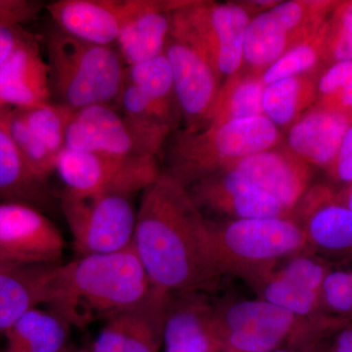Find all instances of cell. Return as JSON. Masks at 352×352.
I'll list each match as a JSON object with an SVG mask.
<instances>
[{
    "label": "cell",
    "mask_w": 352,
    "mask_h": 352,
    "mask_svg": "<svg viewBox=\"0 0 352 352\" xmlns=\"http://www.w3.org/2000/svg\"><path fill=\"white\" fill-rule=\"evenodd\" d=\"M55 27L97 45L115 46L124 13V0H58L46 6Z\"/></svg>",
    "instance_id": "7402d4cb"
},
{
    "label": "cell",
    "mask_w": 352,
    "mask_h": 352,
    "mask_svg": "<svg viewBox=\"0 0 352 352\" xmlns=\"http://www.w3.org/2000/svg\"><path fill=\"white\" fill-rule=\"evenodd\" d=\"M55 171L63 191L75 196L104 192H143L161 175L156 157L118 159L97 153L65 147L55 160Z\"/></svg>",
    "instance_id": "30bf717a"
},
{
    "label": "cell",
    "mask_w": 352,
    "mask_h": 352,
    "mask_svg": "<svg viewBox=\"0 0 352 352\" xmlns=\"http://www.w3.org/2000/svg\"><path fill=\"white\" fill-rule=\"evenodd\" d=\"M71 326L50 309L32 308L4 332V352H69Z\"/></svg>",
    "instance_id": "484cf974"
},
{
    "label": "cell",
    "mask_w": 352,
    "mask_h": 352,
    "mask_svg": "<svg viewBox=\"0 0 352 352\" xmlns=\"http://www.w3.org/2000/svg\"><path fill=\"white\" fill-rule=\"evenodd\" d=\"M264 87L261 76L249 72L240 71L227 78L203 127L263 116Z\"/></svg>",
    "instance_id": "83f0119b"
},
{
    "label": "cell",
    "mask_w": 352,
    "mask_h": 352,
    "mask_svg": "<svg viewBox=\"0 0 352 352\" xmlns=\"http://www.w3.org/2000/svg\"><path fill=\"white\" fill-rule=\"evenodd\" d=\"M157 291L132 245L57 263L44 305L71 327L85 328L138 307Z\"/></svg>",
    "instance_id": "7a4b0ae2"
},
{
    "label": "cell",
    "mask_w": 352,
    "mask_h": 352,
    "mask_svg": "<svg viewBox=\"0 0 352 352\" xmlns=\"http://www.w3.org/2000/svg\"><path fill=\"white\" fill-rule=\"evenodd\" d=\"M208 229L220 272L252 289L282 261L308 250L305 233L293 217L208 219Z\"/></svg>",
    "instance_id": "277c9868"
},
{
    "label": "cell",
    "mask_w": 352,
    "mask_h": 352,
    "mask_svg": "<svg viewBox=\"0 0 352 352\" xmlns=\"http://www.w3.org/2000/svg\"><path fill=\"white\" fill-rule=\"evenodd\" d=\"M258 11L251 3L171 1L170 36L200 51L220 78L244 64L245 32Z\"/></svg>",
    "instance_id": "8992f818"
},
{
    "label": "cell",
    "mask_w": 352,
    "mask_h": 352,
    "mask_svg": "<svg viewBox=\"0 0 352 352\" xmlns=\"http://www.w3.org/2000/svg\"><path fill=\"white\" fill-rule=\"evenodd\" d=\"M65 241L43 210L22 203L0 204V252L6 261L57 263Z\"/></svg>",
    "instance_id": "9a60e30c"
},
{
    "label": "cell",
    "mask_w": 352,
    "mask_h": 352,
    "mask_svg": "<svg viewBox=\"0 0 352 352\" xmlns=\"http://www.w3.org/2000/svg\"><path fill=\"white\" fill-rule=\"evenodd\" d=\"M351 124L346 113L315 103L289 127L286 147L309 166L327 170Z\"/></svg>",
    "instance_id": "44dd1931"
},
{
    "label": "cell",
    "mask_w": 352,
    "mask_h": 352,
    "mask_svg": "<svg viewBox=\"0 0 352 352\" xmlns=\"http://www.w3.org/2000/svg\"><path fill=\"white\" fill-rule=\"evenodd\" d=\"M335 195L339 203L352 210V182L340 190H335Z\"/></svg>",
    "instance_id": "8d00e7d4"
},
{
    "label": "cell",
    "mask_w": 352,
    "mask_h": 352,
    "mask_svg": "<svg viewBox=\"0 0 352 352\" xmlns=\"http://www.w3.org/2000/svg\"><path fill=\"white\" fill-rule=\"evenodd\" d=\"M268 352H309L305 349H295V347H281Z\"/></svg>",
    "instance_id": "74e56055"
},
{
    "label": "cell",
    "mask_w": 352,
    "mask_h": 352,
    "mask_svg": "<svg viewBox=\"0 0 352 352\" xmlns=\"http://www.w3.org/2000/svg\"><path fill=\"white\" fill-rule=\"evenodd\" d=\"M352 61V0L339 1L328 20L325 66Z\"/></svg>",
    "instance_id": "d6a6232c"
},
{
    "label": "cell",
    "mask_w": 352,
    "mask_h": 352,
    "mask_svg": "<svg viewBox=\"0 0 352 352\" xmlns=\"http://www.w3.org/2000/svg\"><path fill=\"white\" fill-rule=\"evenodd\" d=\"M69 352H89V349H72Z\"/></svg>",
    "instance_id": "f35d334b"
},
{
    "label": "cell",
    "mask_w": 352,
    "mask_h": 352,
    "mask_svg": "<svg viewBox=\"0 0 352 352\" xmlns=\"http://www.w3.org/2000/svg\"><path fill=\"white\" fill-rule=\"evenodd\" d=\"M170 131L134 124L117 108L96 105L76 111L66 147L118 159L156 157Z\"/></svg>",
    "instance_id": "9c48e42d"
},
{
    "label": "cell",
    "mask_w": 352,
    "mask_h": 352,
    "mask_svg": "<svg viewBox=\"0 0 352 352\" xmlns=\"http://www.w3.org/2000/svg\"><path fill=\"white\" fill-rule=\"evenodd\" d=\"M328 21L320 31L305 43L292 48L261 76L264 85L291 76L320 73L325 67V41Z\"/></svg>",
    "instance_id": "f1b7e54d"
},
{
    "label": "cell",
    "mask_w": 352,
    "mask_h": 352,
    "mask_svg": "<svg viewBox=\"0 0 352 352\" xmlns=\"http://www.w3.org/2000/svg\"><path fill=\"white\" fill-rule=\"evenodd\" d=\"M196 205L220 220L292 217L273 197L234 168L215 171L188 187Z\"/></svg>",
    "instance_id": "4fadbf2b"
},
{
    "label": "cell",
    "mask_w": 352,
    "mask_h": 352,
    "mask_svg": "<svg viewBox=\"0 0 352 352\" xmlns=\"http://www.w3.org/2000/svg\"><path fill=\"white\" fill-rule=\"evenodd\" d=\"M50 68L34 36L0 68V108L27 110L50 102Z\"/></svg>",
    "instance_id": "ffe728a7"
},
{
    "label": "cell",
    "mask_w": 352,
    "mask_h": 352,
    "mask_svg": "<svg viewBox=\"0 0 352 352\" xmlns=\"http://www.w3.org/2000/svg\"><path fill=\"white\" fill-rule=\"evenodd\" d=\"M326 170L342 187L352 182V124L344 134L335 160Z\"/></svg>",
    "instance_id": "e575fe53"
},
{
    "label": "cell",
    "mask_w": 352,
    "mask_h": 352,
    "mask_svg": "<svg viewBox=\"0 0 352 352\" xmlns=\"http://www.w3.org/2000/svg\"><path fill=\"white\" fill-rule=\"evenodd\" d=\"M32 36L23 29V25L0 23V68L21 44Z\"/></svg>",
    "instance_id": "d590c367"
},
{
    "label": "cell",
    "mask_w": 352,
    "mask_h": 352,
    "mask_svg": "<svg viewBox=\"0 0 352 352\" xmlns=\"http://www.w3.org/2000/svg\"><path fill=\"white\" fill-rule=\"evenodd\" d=\"M56 264L0 261V332L45 303Z\"/></svg>",
    "instance_id": "603a6c76"
},
{
    "label": "cell",
    "mask_w": 352,
    "mask_h": 352,
    "mask_svg": "<svg viewBox=\"0 0 352 352\" xmlns=\"http://www.w3.org/2000/svg\"><path fill=\"white\" fill-rule=\"evenodd\" d=\"M320 73L291 76L265 85L263 115L278 129L293 126L316 103L317 80Z\"/></svg>",
    "instance_id": "4316f807"
},
{
    "label": "cell",
    "mask_w": 352,
    "mask_h": 352,
    "mask_svg": "<svg viewBox=\"0 0 352 352\" xmlns=\"http://www.w3.org/2000/svg\"><path fill=\"white\" fill-rule=\"evenodd\" d=\"M164 55L173 72L176 103L187 131L203 127L219 94V76L193 45L170 36Z\"/></svg>",
    "instance_id": "5bb4252c"
},
{
    "label": "cell",
    "mask_w": 352,
    "mask_h": 352,
    "mask_svg": "<svg viewBox=\"0 0 352 352\" xmlns=\"http://www.w3.org/2000/svg\"><path fill=\"white\" fill-rule=\"evenodd\" d=\"M0 118L14 144L32 170L47 180L55 171V160L50 150L32 131L18 109L0 108Z\"/></svg>",
    "instance_id": "4dcf8cb0"
},
{
    "label": "cell",
    "mask_w": 352,
    "mask_h": 352,
    "mask_svg": "<svg viewBox=\"0 0 352 352\" xmlns=\"http://www.w3.org/2000/svg\"><path fill=\"white\" fill-rule=\"evenodd\" d=\"M50 201L47 180L32 170L0 118V204H27L41 210Z\"/></svg>",
    "instance_id": "cb8c5ba5"
},
{
    "label": "cell",
    "mask_w": 352,
    "mask_h": 352,
    "mask_svg": "<svg viewBox=\"0 0 352 352\" xmlns=\"http://www.w3.org/2000/svg\"><path fill=\"white\" fill-rule=\"evenodd\" d=\"M210 296L168 294L164 314V352H226L215 302Z\"/></svg>",
    "instance_id": "2e32d148"
},
{
    "label": "cell",
    "mask_w": 352,
    "mask_h": 352,
    "mask_svg": "<svg viewBox=\"0 0 352 352\" xmlns=\"http://www.w3.org/2000/svg\"><path fill=\"white\" fill-rule=\"evenodd\" d=\"M333 263L310 251L284 259L254 289L258 298L307 322L317 338L342 325L329 320L322 307V286Z\"/></svg>",
    "instance_id": "8fae6325"
},
{
    "label": "cell",
    "mask_w": 352,
    "mask_h": 352,
    "mask_svg": "<svg viewBox=\"0 0 352 352\" xmlns=\"http://www.w3.org/2000/svg\"><path fill=\"white\" fill-rule=\"evenodd\" d=\"M133 247L155 288L166 294L219 291L208 219L188 187L166 171L142 192Z\"/></svg>",
    "instance_id": "6da1fadb"
},
{
    "label": "cell",
    "mask_w": 352,
    "mask_h": 352,
    "mask_svg": "<svg viewBox=\"0 0 352 352\" xmlns=\"http://www.w3.org/2000/svg\"><path fill=\"white\" fill-rule=\"evenodd\" d=\"M215 310L226 352L300 349L315 338L307 322L259 298L215 302Z\"/></svg>",
    "instance_id": "52a82bcc"
},
{
    "label": "cell",
    "mask_w": 352,
    "mask_h": 352,
    "mask_svg": "<svg viewBox=\"0 0 352 352\" xmlns=\"http://www.w3.org/2000/svg\"><path fill=\"white\" fill-rule=\"evenodd\" d=\"M281 140L279 129L264 115L195 131L184 129L171 141L164 171L189 187L240 160L277 147Z\"/></svg>",
    "instance_id": "5b68a950"
},
{
    "label": "cell",
    "mask_w": 352,
    "mask_h": 352,
    "mask_svg": "<svg viewBox=\"0 0 352 352\" xmlns=\"http://www.w3.org/2000/svg\"><path fill=\"white\" fill-rule=\"evenodd\" d=\"M305 43L272 9L254 15L245 32L244 64L248 72L261 76L292 48Z\"/></svg>",
    "instance_id": "d4e9b609"
},
{
    "label": "cell",
    "mask_w": 352,
    "mask_h": 352,
    "mask_svg": "<svg viewBox=\"0 0 352 352\" xmlns=\"http://www.w3.org/2000/svg\"><path fill=\"white\" fill-rule=\"evenodd\" d=\"M230 168L241 171L258 188L273 197L291 217L311 187L312 166L287 147H275L245 157Z\"/></svg>",
    "instance_id": "e0dca14e"
},
{
    "label": "cell",
    "mask_w": 352,
    "mask_h": 352,
    "mask_svg": "<svg viewBox=\"0 0 352 352\" xmlns=\"http://www.w3.org/2000/svg\"><path fill=\"white\" fill-rule=\"evenodd\" d=\"M171 1L124 0L116 47L126 66L164 54L171 31Z\"/></svg>",
    "instance_id": "d6986e66"
},
{
    "label": "cell",
    "mask_w": 352,
    "mask_h": 352,
    "mask_svg": "<svg viewBox=\"0 0 352 352\" xmlns=\"http://www.w3.org/2000/svg\"><path fill=\"white\" fill-rule=\"evenodd\" d=\"M0 261H6V258H4V256H2L1 252H0Z\"/></svg>",
    "instance_id": "60d3db41"
},
{
    "label": "cell",
    "mask_w": 352,
    "mask_h": 352,
    "mask_svg": "<svg viewBox=\"0 0 352 352\" xmlns=\"http://www.w3.org/2000/svg\"><path fill=\"white\" fill-rule=\"evenodd\" d=\"M302 349L309 352H352V321L331 329Z\"/></svg>",
    "instance_id": "836d02e7"
},
{
    "label": "cell",
    "mask_w": 352,
    "mask_h": 352,
    "mask_svg": "<svg viewBox=\"0 0 352 352\" xmlns=\"http://www.w3.org/2000/svg\"><path fill=\"white\" fill-rule=\"evenodd\" d=\"M126 82L138 87L160 107L180 117L176 103L173 72L166 55L126 67Z\"/></svg>",
    "instance_id": "f546056e"
},
{
    "label": "cell",
    "mask_w": 352,
    "mask_h": 352,
    "mask_svg": "<svg viewBox=\"0 0 352 352\" xmlns=\"http://www.w3.org/2000/svg\"><path fill=\"white\" fill-rule=\"evenodd\" d=\"M51 94L73 110L96 105L118 107L126 66L116 46L73 38L56 27L45 36Z\"/></svg>",
    "instance_id": "3957f363"
},
{
    "label": "cell",
    "mask_w": 352,
    "mask_h": 352,
    "mask_svg": "<svg viewBox=\"0 0 352 352\" xmlns=\"http://www.w3.org/2000/svg\"><path fill=\"white\" fill-rule=\"evenodd\" d=\"M351 264V265L349 266V267H346V270H349V275H351V280H352V261L351 263H346Z\"/></svg>",
    "instance_id": "ab89813d"
},
{
    "label": "cell",
    "mask_w": 352,
    "mask_h": 352,
    "mask_svg": "<svg viewBox=\"0 0 352 352\" xmlns=\"http://www.w3.org/2000/svg\"><path fill=\"white\" fill-rule=\"evenodd\" d=\"M20 112L36 138L56 157L66 147L67 131L76 111L58 102H48Z\"/></svg>",
    "instance_id": "1f68e13d"
},
{
    "label": "cell",
    "mask_w": 352,
    "mask_h": 352,
    "mask_svg": "<svg viewBox=\"0 0 352 352\" xmlns=\"http://www.w3.org/2000/svg\"><path fill=\"white\" fill-rule=\"evenodd\" d=\"M168 296L157 289L138 307L104 322L89 352H159Z\"/></svg>",
    "instance_id": "ac0fdd59"
},
{
    "label": "cell",
    "mask_w": 352,
    "mask_h": 352,
    "mask_svg": "<svg viewBox=\"0 0 352 352\" xmlns=\"http://www.w3.org/2000/svg\"><path fill=\"white\" fill-rule=\"evenodd\" d=\"M131 194L75 196L62 192L61 210L78 256L109 254L133 245L136 215Z\"/></svg>",
    "instance_id": "ba28073f"
},
{
    "label": "cell",
    "mask_w": 352,
    "mask_h": 352,
    "mask_svg": "<svg viewBox=\"0 0 352 352\" xmlns=\"http://www.w3.org/2000/svg\"><path fill=\"white\" fill-rule=\"evenodd\" d=\"M292 217L302 229L308 251L331 263L352 261V210L329 185L310 187Z\"/></svg>",
    "instance_id": "7c38bea8"
}]
</instances>
